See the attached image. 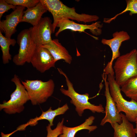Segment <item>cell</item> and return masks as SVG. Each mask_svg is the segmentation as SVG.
Instances as JSON below:
<instances>
[{"label":"cell","instance_id":"1","mask_svg":"<svg viewBox=\"0 0 137 137\" xmlns=\"http://www.w3.org/2000/svg\"><path fill=\"white\" fill-rule=\"evenodd\" d=\"M40 1L53 15V33L59 22L63 19H71L85 23L96 21L99 19L97 15L78 13L76 12L74 7H69L59 0H40Z\"/></svg>","mask_w":137,"mask_h":137},{"label":"cell","instance_id":"2","mask_svg":"<svg viewBox=\"0 0 137 137\" xmlns=\"http://www.w3.org/2000/svg\"><path fill=\"white\" fill-rule=\"evenodd\" d=\"M60 74L65 77L67 89L61 88L60 90L64 95L69 97L71 99V103L75 106V110L78 115L82 116L84 110L86 109L90 110L93 113H105L104 108L102 105L100 104L95 105L90 103L89 101V95L87 93L80 94L76 92L74 90L73 84L69 80L66 74L60 68H57Z\"/></svg>","mask_w":137,"mask_h":137},{"label":"cell","instance_id":"3","mask_svg":"<svg viewBox=\"0 0 137 137\" xmlns=\"http://www.w3.org/2000/svg\"><path fill=\"white\" fill-rule=\"evenodd\" d=\"M137 50L134 49L116 59L113 69L115 80L121 87L130 79L137 76Z\"/></svg>","mask_w":137,"mask_h":137},{"label":"cell","instance_id":"4","mask_svg":"<svg viewBox=\"0 0 137 137\" xmlns=\"http://www.w3.org/2000/svg\"><path fill=\"white\" fill-rule=\"evenodd\" d=\"M107 80L111 95L118 111L124 112L130 122H135L137 118V101L132 99L128 101L124 98L121 93V87L116 81L114 75L108 74Z\"/></svg>","mask_w":137,"mask_h":137},{"label":"cell","instance_id":"5","mask_svg":"<svg viewBox=\"0 0 137 137\" xmlns=\"http://www.w3.org/2000/svg\"><path fill=\"white\" fill-rule=\"evenodd\" d=\"M29 96V100L33 105L45 102L53 94L55 88L53 80L50 79L44 82L41 80H26L21 81Z\"/></svg>","mask_w":137,"mask_h":137},{"label":"cell","instance_id":"6","mask_svg":"<svg viewBox=\"0 0 137 137\" xmlns=\"http://www.w3.org/2000/svg\"><path fill=\"white\" fill-rule=\"evenodd\" d=\"M11 81L15 84L16 89L11 94L10 99L7 101H4L0 104V110H3L6 113L9 114L19 113L23 111L24 104L29 100L26 90L16 74L14 75Z\"/></svg>","mask_w":137,"mask_h":137},{"label":"cell","instance_id":"7","mask_svg":"<svg viewBox=\"0 0 137 137\" xmlns=\"http://www.w3.org/2000/svg\"><path fill=\"white\" fill-rule=\"evenodd\" d=\"M16 41L19 48L18 53L13 58V62L18 66L23 65L26 62L30 63L36 45L31 38L29 29L22 30L17 36Z\"/></svg>","mask_w":137,"mask_h":137},{"label":"cell","instance_id":"8","mask_svg":"<svg viewBox=\"0 0 137 137\" xmlns=\"http://www.w3.org/2000/svg\"><path fill=\"white\" fill-rule=\"evenodd\" d=\"M29 29L31 38L37 45H44L52 40L53 23L49 17L42 18L37 25Z\"/></svg>","mask_w":137,"mask_h":137},{"label":"cell","instance_id":"9","mask_svg":"<svg viewBox=\"0 0 137 137\" xmlns=\"http://www.w3.org/2000/svg\"><path fill=\"white\" fill-rule=\"evenodd\" d=\"M112 36L113 38L111 39H102L101 40L103 44L107 45L110 47L112 52L111 59L104 69V73L107 75L110 74L114 75L112 67L113 62L120 56L119 49L122 43L130 39V36L127 32L124 31H116L113 34Z\"/></svg>","mask_w":137,"mask_h":137},{"label":"cell","instance_id":"10","mask_svg":"<svg viewBox=\"0 0 137 137\" xmlns=\"http://www.w3.org/2000/svg\"><path fill=\"white\" fill-rule=\"evenodd\" d=\"M102 77L105 82V95L106 99V105L105 115L101 121L100 125L103 126L107 123H110L111 125L115 123L120 124L122 120L121 113L118 111L116 104L111 95L107 75L104 72Z\"/></svg>","mask_w":137,"mask_h":137},{"label":"cell","instance_id":"11","mask_svg":"<svg viewBox=\"0 0 137 137\" xmlns=\"http://www.w3.org/2000/svg\"><path fill=\"white\" fill-rule=\"evenodd\" d=\"M56 62L49 50L41 46L37 45L31 58L30 63L41 73H43L52 67Z\"/></svg>","mask_w":137,"mask_h":137},{"label":"cell","instance_id":"12","mask_svg":"<svg viewBox=\"0 0 137 137\" xmlns=\"http://www.w3.org/2000/svg\"><path fill=\"white\" fill-rule=\"evenodd\" d=\"M100 21H97L90 25L77 23L68 19H63L59 22L57 26L59 29L55 33V36H58L59 34L65 30H70L73 31L84 32L87 29L90 30L93 35L99 36L102 33L101 28L103 24Z\"/></svg>","mask_w":137,"mask_h":137},{"label":"cell","instance_id":"13","mask_svg":"<svg viewBox=\"0 0 137 137\" xmlns=\"http://www.w3.org/2000/svg\"><path fill=\"white\" fill-rule=\"evenodd\" d=\"M25 8L17 6L13 12L6 16L5 20L0 21V31L4 32L6 38H11L12 36L16 31V27L21 22Z\"/></svg>","mask_w":137,"mask_h":137},{"label":"cell","instance_id":"14","mask_svg":"<svg viewBox=\"0 0 137 137\" xmlns=\"http://www.w3.org/2000/svg\"><path fill=\"white\" fill-rule=\"evenodd\" d=\"M69 109L67 104H66L61 107H59L54 110H53L50 107L49 109L45 111L42 112L41 115L39 117H36L30 119L26 123L22 124L18 127L17 131H22L25 130L28 126H35L38 123V122L42 120H47L49 122L51 126H53V120L56 116L63 114Z\"/></svg>","mask_w":137,"mask_h":137},{"label":"cell","instance_id":"15","mask_svg":"<svg viewBox=\"0 0 137 137\" xmlns=\"http://www.w3.org/2000/svg\"><path fill=\"white\" fill-rule=\"evenodd\" d=\"M42 46L48 49L56 62L60 60H63L66 63L70 64L72 57L66 49L59 42L58 39L52 40L48 43Z\"/></svg>","mask_w":137,"mask_h":137},{"label":"cell","instance_id":"16","mask_svg":"<svg viewBox=\"0 0 137 137\" xmlns=\"http://www.w3.org/2000/svg\"><path fill=\"white\" fill-rule=\"evenodd\" d=\"M47 11L40 2L35 7L24 11L21 22H26L33 26L38 23L42 15Z\"/></svg>","mask_w":137,"mask_h":137},{"label":"cell","instance_id":"17","mask_svg":"<svg viewBox=\"0 0 137 137\" xmlns=\"http://www.w3.org/2000/svg\"><path fill=\"white\" fill-rule=\"evenodd\" d=\"M121 114L122 119L121 123H115L111 125L114 130L113 137H136L133 125L125 114Z\"/></svg>","mask_w":137,"mask_h":137},{"label":"cell","instance_id":"18","mask_svg":"<svg viewBox=\"0 0 137 137\" xmlns=\"http://www.w3.org/2000/svg\"><path fill=\"white\" fill-rule=\"evenodd\" d=\"M95 117L90 116L85 119V121L81 124L72 127H69L63 125L62 127V133L59 137H75L76 133L82 130H87L89 133L94 131L97 128L96 126H91L94 122Z\"/></svg>","mask_w":137,"mask_h":137},{"label":"cell","instance_id":"19","mask_svg":"<svg viewBox=\"0 0 137 137\" xmlns=\"http://www.w3.org/2000/svg\"><path fill=\"white\" fill-rule=\"evenodd\" d=\"M16 42L14 39L8 38L4 36L0 30V45L2 53V59L4 64L8 63L11 59V55L9 53L10 47V45L14 46Z\"/></svg>","mask_w":137,"mask_h":137},{"label":"cell","instance_id":"20","mask_svg":"<svg viewBox=\"0 0 137 137\" xmlns=\"http://www.w3.org/2000/svg\"><path fill=\"white\" fill-rule=\"evenodd\" d=\"M121 87V91L127 97L137 101V76L128 80Z\"/></svg>","mask_w":137,"mask_h":137},{"label":"cell","instance_id":"21","mask_svg":"<svg viewBox=\"0 0 137 137\" xmlns=\"http://www.w3.org/2000/svg\"><path fill=\"white\" fill-rule=\"evenodd\" d=\"M126 7L124 10L111 18H104V22L110 23L111 21L115 20L118 15L128 11L130 12L129 15H132L134 14H137V0H126Z\"/></svg>","mask_w":137,"mask_h":137},{"label":"cell","instance_id":"22","mask_svg":"<svg viewBox=\"0 0 137 137\" xmlns=\"http://www.w3.org/2000/svg\"><path fill=\"white\" fill-rule=\"evenodd\" d=\"M8 4L15 6H21L30 8L36 6L40 0H5Z\"/></svg>","mask_w":137,"mask_h":137},{"label":"cell","instance_id":"23","mask_svg":"<svg viewBox=\"0 0 137 137\" xmlns=\"http://www.w3.org/2000/svg\"><path fill=\"white\" fill-rule=\"evenodd\" d=\"M64 120V118H62L61 121L58 123L56 128L53 129H52L51 126L48 124L46 127L47 132L46 137H58L62 134Z\"/></svg>","mask_w":137,"mask_h":137},{"label":"cell","instance_id":"24","mask_svg":"<svg viewBox=\"0 0 137 137\" xmlns=\"http://www.w3.org/2000/svg\"><path fill=\"white\" fill-rule=\"evenodd\" d=\"M17 6L9 4L5 0H0V19L3 14L11 9H15Z\"/></svg>","mask_w":137,"mask_h":137},{"label":"cell","instance_id":"25","mask_svg":"<svg viewBox=\"0 0 137 137\" xmlns=\"http://www.w3.org/2000/svg\"><path fill=\"white\" fill-rule=\"evenodd\" d=\"M15 132L14 131L8 134H5L3 132H1V137H9Z\"/></svg>","mask_w":137,"mask_h":137},{"label":"cell","instance_id":"26","mask_svg":"<svg viewBox=\"0 0 137 137\" xmlns=\"http://www.w3.org/2000/svg\"><path fill=\"white\" fill-rule=\"evenodd\" d=\"M134 131L136 134H137V124H136L135 127L134 128Z\"/></svg>","mask_w":137,"mask_h":137},{"label":"cell","instance_id":"27","mask_svg":"<svg viewBox=\"0 0 137 137\" xmlns=\"http://www.w3.org/2000/svg\"><path fill=\"white\" fill-rule=\"evenodd\" d=\"M136 124H137V118H136L135 120V122Z\"/></svg>","mask_w":137,"mask_h":137},{"label":"cell","instance_id":"28","mask_svg":"<svg viewBox=\"0 0 137 137\" xmlns=\"http://www.w3.org/2000/svg\"><path fill=\"white\" fill-rule=\"evenodd\" d=\"M136 59H137V55H136Z\"/></svg>","mask_w":137,"mask_h":137}]
</instances>
